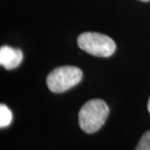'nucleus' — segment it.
<instances>
[{
  "instance_id": "f257e3e1",
  "label": "nucleus",
  "mask_w": 150,
  "mask_h": 150,
  "mask_svg": "<svg viewBox=\"0 0 150 150\" xmlns=\"http://www.w3.org/2000/svg\"><path fill=\"white\" fill-rule=\"evenodd\" d=\"M109 113L107 103L102 99H91L85 103L79 112V124L87 134H93L101 129Z\"/></svg>"
},
{
  "instance_id": "f03ea898",
  "label": "nucleus",
  "mask_w": 150,
  "mask_h": 150,
  "mask_svg": "<svg viewBox=\"0 0 150 150\" xmlns=\"http://www.w3.org/2000/svg\"><path fill=\"white\" fill-rule=\"evenodd\" d=\"M77 42L82 50L97 57L107 58L116 50V43L112 38L99 33H83Z\"/></svg>"
},
{
  "instance_id": "7ed1b4c3",
  "label": "nucleus",
  "mask_w": 150,
  "mask_h": 150,
  "mask_svg": "<svg viewBox=\"0 0 150 150\" xmlns=\"http://www.w3.org/2000/svg\"><path fill=\"white\" fill-rule=\"evenodd\" d=\"M83 79V72L74 66H62L54 69L48 75L46 83L53 93H63L77 85Z\"/></svg>"
},
{
  "instance_id": "20e7f679",
  "label": "nucleus",
  "mask_w": 150,
  "mask_h": 150,
  "mask_svg": "<svg viewBox=\"0 0 150 150\" xmlns=\"http://www.w3.org/2000/svg\"><path fill=\"white\" fill-rule=\"evenodd\" d=\"M23 59V54L19 48H13L6 45L0 48V64L6 69L10 70L17 68L21 64Z\"/></svg>"
},
{
  "instance_id": "39448f33",
  "label": "nucleus",
  "mask_w": 150,
  "mask_h": 150,
  "mask_svg": "<svg viewBox=\"0 0 150 150\" xmlns=\"http://www.w3.org/2000/svg\"><path fill=\"white\" fill-rule=\"evenodd\" d=\"M13 114L11 110L5 104H0V127L1 129L8 127L12 122Z\"/></svg>"
},
{
  "instance_id": "423d86ee",
  "label": "nucleus",
  "mask_w": 150,
  "mask_h": 150,
  "mask_svg": "<svg viewBox=\"0 0 150 150\" xmlns=\"http://www.w3.org/2000/svg\"><path fill=\"white\" fill-rule=\"evenodd\" d=\"M135 150H150V130L143 134Z\"/></svg>"
},
{
  "instance_id": "0eeeda50",
  "label": "nucleus",
  "mask_w": 150,
  "mask_h": 150,
  "mask_svg": "<svg viewBox=\"0 0 150 150\" xmlns=\"http://www.w3.org/2000/svg\"><path fill=\"white\" fill-rule=\"evenodd\" d=\"M148 110L150 112V98L149 99V102H148Z\"/></svg>"
},
{
  "instance_id": "6e6552de",
  "label": "nucleus",
  "mask_w": 150,
  "mask_h": 150,
  "mask_svg": "<svg viewBox=\"0 0 150 150\" xmlns=\"http://www.w3.org/2000/svg\"><path fill=\"white\" fill-rule=\"evenodd\" d=\"M139 1H142V2H149L150 0H139Z\"/></svg>"
}]
</instances>
